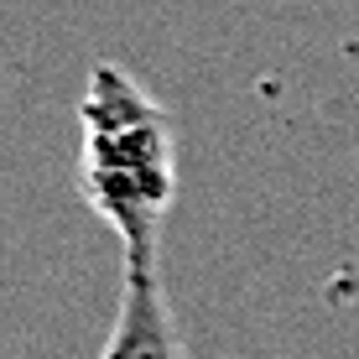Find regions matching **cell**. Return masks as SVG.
Wrapping results in <instances>:
<instances>
[{
    "label": "cell",
    "mask_w": 359,
    "mask_h": 359,
    "mask_svg": "<svg viewBox=\"0 0 359 359\" xmlns=\"http://www.w3.org/2000/svg\"><path fill=\"white\" fill-rule=\"evenodd\" d=\"M79 188L120 234L126 266H151L177 193L172 115L120 63H94L79 99Z\"/></svg>",
    "instance_id": "6da1fadb"
},
{
    "label": "cell",
    "mask_w": 359,
    "mask_h": 359,
    "mask_svg": "<svg viewBox=\"0 0 359 359\" xmlns=\"http://www.w3.org/2000/svg\"><path fill=\"white\" fill-rule=\"evenodd\" d=\"M99 359H188L182 328L172 318L167 287H162V266H126V292H120L115 323Z\"/></svg>",
    "instance_id": "7a4b0ae2"
}]
</instances>
